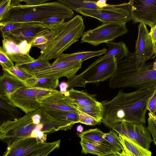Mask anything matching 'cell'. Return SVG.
<instances>
[{"label": "cell", "instance_id": "d590c367", "mask_svg": "<svg viewBox=\"0 0 156 156\" xmlns=\"http://www.w3.org/2000/svg\"><path fill=\"white\" fill-rule=\"evenodd\" d=\"M67 19L62 16H53L44 19L40 23L47 28L50 29L51 27L58 24L65 23Z\"/></svg>", "mask_w": 156, "mask_h": 156}, {"label": "cell", "instance_id": "7402d4cb", "mask_svg": "<svg viewBox=\"0 0 156 156\" xmlns=\"http://www.w3.org/2000/svg\"><path fill=\"white\" fill-rule=\"evenodd\" d=\"M108 48V51L104 56L97 59L94 62H97L105 59L115 56L117 59H121L127 57L129 52L126 44L121 41L115 43L112 41L106 44Z\"/></svg>", "mask_w": 156, "mask_h": 156}, {"label": "cell", "instance_id": "3957f363", "mask_svg": "<svg viewBox=\"0 0 156 156\" xmlns=\"http://www.w3.org/2000/svg\"><path fill=\"white\" fill-rule=\"evenodd\" d=\"M57 16L64 17L67 20L75 16L73 10L58 1L36 5L20 4L11 6L9 11L0 20V26L19 22L40 23L45 18Z\"/></svg>", "mask_w": 156, "mask_h": 156}, {"label": "cell", "instance_id": "f1b7e54d", "mask_svg": "<svg viewBox=\"0 0 156 156\" xmlns=\"http://www.w3.org/2000/svg\"><path fill=\"white\" fill-rule=\"evenodd\" d=\"M58 1L74 11L78 9H102L98 6L96 2L94 1L85 0H58Z\"/></svg>", "mask_w": 156, "mask_h": 156}, {"label": "cell", "instance_id": "8992f818", "mask_svg": "<svg viewBox=\"0 0 156 156\" xmlns=\"http://www.w3.org/2000/svg\"><path fill=\"white\" fill-rule=\"evenodd\" d=\"M117 59L115 56L97 62H93L84 71L66 82L68 88L85 87L88 83H96L110 79L115 72Z\"/></svg>", "mask_w": 156, "mask_h": 156}, {"label": "cell", "instance_id": "f546056e", "mask_svg": "<svg viewBox=\"0 0 156 156\" xmlns=\"http://www.w3.org/2000/svg\"><path fill=\"white\" fill-rule=\"evenodd\" d=\"M43 109L49 114L55 117L72 122L74 124L79 122L78 113L52 109Z\"/></svg>", "mask_w": 156, "mask_h": 156}, {"label": "cell", "instance_id": "f35d334b", "mask_svg": "<svg viewBox=\"0 0 156 156\" xmlns=\"http://www.w3.org/2000/svg\"><path fill=\"white\" fill-rule=\"evenodd\" d=\"M79 122L86 125L94 126L100 123L91 116L83 112L78 113Z\"/></svg>", "mask_w": 156, "mask_h": 156}, {"label": "cell", "instance_id": "e575fe53", "mask_svg": "<svg viewBox=\"0 0 156 156\" xmlns=\"http://www.w3.org/2000/svg\"><path fill=\"white\" fill-rule=\"evenodd\" d=\"M2 70L6 71L14 77L26 83L27 80L35 77L32 74L19 68L16 65L9 69H3Z\"/></svg>", "mask_w": 156, "mask_h": 156}, {"label": "cell", "instance_id": "60d3db41", "mask_svg": "<svg viewBox=\"0 0 156 156\" xmlns=\"http://www.w3.org/2000/svg\"><path fill=\"white\" fill-rule=\"evenodd\" d=\"M147 109L153 115L156 112V89L153 95L149 100L147 105Z\"/></svg>", "mask_w": 156, "mask_h": 156}, {"label": "cell", "instance_id": "74e56055", "mask_svg": "<svg viewBox=\"0 0 156 156\" xmlns=\"http://www.w3.org/2000/svg\"><path fill=\"white\" fill-rule=\"evenodd\" d=\"M148 126L147 128L151 134L153 141L156 145V120L150 112L148 113Z\"/></svg>", "mask_w": 156, "mask_h": 156}, {"label": "cell", "instance_id": "2e32d148", "mask_svg": "<svg viewBox=\"0 0 156 156\" xmlns=\"http://www.w3.org/2000/svg\"><path fill=\"white\" fill-rule=\"evenodd\" d=\"M42 108L79 113L78 105L60 91L41 102Z\"/></svg>", "mask_w": 156, "mask_h": 156}, {"label": "cell", "instance_id": "277c9868", "mask_svg": "<svg viewBox=\"0 0 156 156\" xmlns=\"http://www.w3.org/2000/svg\"><path fill=\"white\" fill-rule=\"evenodd\" d=\"M85 27L83 20L76 15L68 21L51 28L52 35L45 50L37 59L49 61L57 58L82 37Z\"/></svg>", "mask_w": 156, "mask_h": 156}, {"label": "cell", "instance_id": "9c48e42d", "mask_svg": "<svg viewBox=\"0 0 156 156\" xmlns=\"http://www.w3.org/2000/svg\"><path fill=\"white\" fill-rule=\"evenodd\" d=\"M128 32L126 24L104 23L94 29L84 32L80 42L97 46L103 43L107 44L112 42Z\"/></svg>", "mask_w": 156, "mask_h": 156}, {"label": "cell", "instance_id": "30bf717a", "mask_svg": "<svg viewBox=\"0 0 156 156\" xmlns=\"http://www.w3.org/2000/svg\"><path fill=\"white\" fill-rule=\"evenodd\" d=\"M2 36V47L15 64H25L35 60L29 54L32 46L31 43L26 40H18L5 35Z\"/></svg>", "mask_w": 156, "mask_h": 156}, {"label": "cell", "instance_id": "7bdbcfd3", "mask_svg": "<svg viewBox=\"0 0 156 156\" xmlns=\"http://www.w3.org/2000/svg\"><path fill=\"white\" fill-rule=\"evenodd\" d=\"M48 43V41L44 36H41L37 37L34 40L32 43V46L35 47L37 45Z\"/></svg>", "mask_w": 156, "mask_h": 156}, {"label": "cell", "instance_id": "1f68e13d", "mask_svg": "<svg viewBox=\"0 0 156 156\" xmlns=\"http://www.w3.org/2000/svg\"><path fill=\"white\" fill-rule=\"evenodd\" d=\"M60 140L48 143L44 147L23 156H47L54 150L59 148Z\"/></svg>", "mask_w": 156, "mask_h": 156}, {"label": "cell", "instance_id": "5b68a950", "mask_svg": "<svg viewBox=\"0 0 156 156\" xmlns=\"http://www.w3.org/2000/svg\"><path fill=\"white\" fill-rule=\"evenodd\" d=\"M41 108L16 119L3 122L0 126V140L7 147L14 141L23 138L34 137L44 141L47 136L40 123Z\"/></svg>", "mask_w": 156, "mask_h": 156}, {"label": "cell", "instance_id": "f907efd6", "mask_svg": "<svg viewBox=\"0 0 156 156\" xmlns=\"http://www.w3.org/2000/svg\"><path fill=\"white\" fill-rule=\"evenodd\" d=\"M22 2V0H13L11 1V6H16L19 5Z\"/></svg>", "mask_w": 156, "mask_h": 156}, {"label": "cell", "instance_id": "c3c4849f", "mask_svg": "<svg viewBox=\"0 0 156 156\" xmlns=\"http://www.w3.org/2000/svg\"><path fill=\"white\" fill-rule=\"evenodd\" d=\"M52 31L51 30H49L44 36L46 39L47 40L48 42L50 40L52 35Z\"/></svg>", "mask_w": 156, "mask_h": 156}, {"label": "cell", "instance_id": "db71d44e", "mask_svg": "<svg viewBox=\"0 0 156 156\" xmlns=\"http://www.w3.org/2000/svg\"><path fill=\"white\" fill-rule=\"evenodd\" d=\"M152 68L154 70L156 71V61L154 62Z\"/></svg>", "mask_w": 156, "mask_h": 156}, {"label": "cell", "instance_id": "bcb514c9", "mask_svg": "<svg viewBox=\"0 0 156 156\" xmlns=\"http://www.w3.org/2000/svg\"><path fill=\"white\" fill-rule=\"evenodd\" d=\"M107 0H100L96 2L97 5L98 6L101 8L108 6L109 4L106 3Z\"/></svg>", "mask_w": 156, "mask_h": 156}, {"label": "cell", "instance_id": "ee69618b", "mask_svg": "<svg viewBox=\"0 0 156 156\" xmlns=\"http://www.w3.org/2000/svg\"><path fill=\"white\" fill-rule=\"evenodd\" d=\"M149 34L154 45L156 42V24L151 28Z\"/></svg>", "mask_w": 156, "mask_h": 156}, {"label": "cell", "instance_id": "5bb4252c", "mask_svg": "<svg viewBox=\"0 0 156 156\" xmlns=\"http://www.w3.org/2000/svg\"><path fill=\"white\" fill-rule=\"evenodd\" d=\"M138 28L134 53L136 58V63L140 66H143L147 61L153 57L154 45L146 25L140 23L138 26Z\"/></svg>", "mask_w": 156, "mask_h": 156}, {"label": "cell", "instance_id": "f5cc1de1", "mask_svg": "<svg viewBox=\"0 0 156 156\" xmlns=\"http://www.w3.org/2000/svg\"><path fill=\"white\" fill-rule=\"evenodd\" d=\"M153 56L152 58H154L156 56V42L154 45V49L153 51Z\"/></svg>", "mask_w": 156, "mask_h": 156}, {"label": "cell", "instance_id": "d6986e66", "mask_svg": "<svg viewBox=\"0 0 156 156\" xmlns=\"http://www.w3.org/2000/svg\"><path fill=\"white\" fill-rule=\"evenodd\" d=\"M49 30L44 25L31 26L12 31L3 35L18 40H26L32 45L33 41L37 37L44 36Z\"/></svg>", "mask_w": 156, "mask_h": 156}, {"label": "cell", "instance_id": "ac0fdd59", "mask_svg": "<svg viewBox=\"0 0 156 156\" xmlns=\"http://www.w3.org/2000/svg\"><path fill=\"white\" fill-rule=\"evenodd\" d=\"M0 77V96L9 99L10 96L20 89L29 87L26 83L3 71Z\"/></svg>", "mask_w": 156, "mask_h": 156}, {"label": "cell", "instance_id": "ba28073f", "mask_svg": "<svg viewBox=\"0 0 156 156\" xmlns=\"http://www.w3.org/2000/svg\"><path fill=\"white\" fill-rule=\"evenodd\" d=\"M83 16L95 18L104 23L125 24L133 20L130 1L117 5H110L100 9H76Z\"/></svg>", "mask_w": 156, "mask_h": 156}, {"label": "cell", "instance_id": "ffe728a7", "mask_svg": "<svg viewBox=\"0 0 156 156\" xmlns=\"http://www.w3.org/2000/svg\"><path fill=\"white\" fill-rule=\"evenodd\" d=\"M123 149L122 156H151V152L138 143L128 138L119 134Z\"/></svg>", "mask_w": 156, "mask_h": 156}, {"label": "cell", "instance_id": "4dcf8cb0", "mask_svg": "<svg viewBox=\"0 0 156 156\" xmlns=\"http://www.w3.org/2000/svg\"><path fill=\"white\" fill-rule=\"evenodd\" d=\"M76 134L80 138H83L101 145V144L104 139L105 133L99 129L96 128L90 129L81 133L78 132Z\"/></svg>", "mask_w": 156, "mask_h": 156}, {"label": "cell", "instance_id": "52a82bcc", "mask_svg": "<svg viewBox=\"0 0 156 156\" xmlns=\"http://www.w3.org/2000/svg\"><path fill=\"white\" fill-rule=\"evenodd\" d=\"M59 91L57 90L27 87L11 95L9 98V102L27 114L41 108V102Z\"/></svg>", "mask_w": 156, "mask_h": 156}, {"label": "cell", "instance_id": "e0dca14e", "mask_svg": "<svg viewBox=\"0 0 156 156\" xmlns=\"http://www.w3.org/2000/svg\"><path fill=\"white\" fill-rule=\"evenodd\" d=\"M40 123L43 126L44 132L47 136L59 130L71 129L73 123L54 117L41 108Z\"/></svg>", "mask_w": 156, "mask_h": 156}, {"label": "cell", "instance_id": "83f0119b", "mask_svg": "<svg viewBox=\"0 0 156 156\" xmlns=\"http://www.w3.org/2000/svg\"><path fill=\"white\" fill-rule=\"evenodd\" d=\"M77 109L96 119L100 123L103 117V109L101 102L94 104L82 106L78 105Z\"/></svg>", "mask_w": 156, "mask_h": 156}, {"label": "cell", "instance_id": "9a60e30c", "mask_svg": "<svg viewBox=\"0 0 156 156\" xmlns=\"http://www.w3.org/2000/svg\"><path fill=\"white\" fill-rule=\"evenodd\" d=\"M47 143L34 137L21 139L14 141L7 147L2 156H23L42 147Z\"/></svg>", "mask_w": 156, "mask_h": 156}, {"label": "cell", "instance_id": "11a10c76", "mask_svg": "<svg viewBox=\"0 0 156 156\" xmlns=\"http://www.w3.org/2000/svg\"><path fill=\"white\" fill-rule=\"evenodd\" d=\"M154 118V119L156 120V115H153Z\"/></svg>", "mask_w": 156, "mask_h": 156}, {"label": "cell", "instance_id": "484cf974", "mask_svg": "<svg viewBox=\"0 0 156 156\" xmlns=\"http://www.w3.org/2000/svg\"><path fill=\"white\" fill-rule=\"evenodd\" d=\"M59 79L54 78L34 77L26 81L29 87L49 90H56L59 86Z\"/></svg>", "mask_w": 156, "mask_h": 156}, {"label": "cell", "instance_id": "8fae6325", "mask_svg": "<svg viewBox=\"0 0 156 156\" xmlns=\"http://www.w3.org/2000/svg\"><path fill=\"white\" fill-rule=\"evenodd\" d=\"M111 129L119 134L134 141L147 150H149L153 141L151 133L143 124L122 121L115 124Z\"/></svg>", "mask_w": 156, "mask_h": 156}, {"label": "cell", "instance_id": "816d5d0a", "mask_svg": "<svg viewBox=\"0 0 156 156\" xmlns=\"http://www.w3.org/2000/svg\"><path fill=\"white\" fill-rule=\"evenodd\" d=\"M83 127L81 125H79L76 127V130L78 132L81 133L83 132Z\"/></svg>", "mask_w": 156, "mask_h": 156}, {"label": "cell", "instance_id": "4fadbf2b", "mask_svg": "<svg viewBox=\"0 0 156 156\" xmlns=\"http://www.w3.org/2000/svg\"><path fill=\"white\" fill-rule=\"evenodd\" d=\"M130 1L133 22L152 27L156 24V0Z\"/></svg>", "mask_w": 156, "mask_h": 156}, {"label": "cell", "instance_id": "681fc988", "mask_svg": "<svg viewBox=\"0 0 156 156\" xmlns=\"http://www.w3.org/2000/svg\"><path fill=\"white\" fill-rule=\"evenodd\" d=\"M100 156H122L121 153L111 152Z\"/></svg>", "mask_w": 156, "mask_h": 156}, {"label": "cell", "instance_id": "8d00e7d4", "mask_svg": "<svg viewBox=\"0 0 156 156\" xmlns=\"http://www.w3.org/2000/svg\"><path fill=\"white\" fill-rule=\"evenodd\" d=\"M0 64L3 69H9L15 66L14 62L8 56L2 46L0 48Z\"/></svg>", "mask_w": 156, "mask_h": 156}, {"label": "cell", "instance_id": "cb8c5ba5", "mask_svg": "<svg viewBox=\"0 0 156 156\" xmlns=\"http://www.w3.org/2000/svg\"><path fill=\"white\" fill-rule=\"evenodd\" d=\"M17 108L10 103L9 98L0 96V116L5 118V121L13 120L21 117L22 113Z\"/></svg>", "mask_w": 156, "mask_h": 156}, {"label": "cell", "instance_id": "ab89813d", "mask_svg": "<svg viewBox=\"0 0 156 156\" xmlns=\"http://www.w3.org/2000/svg\"><path fill=\"white\" fill-rule=\"evenodd\" d=\"M11 0H2L0 4V20L9 11L11 6Z\"/></svg>", "mask_w": 156, "mask_h": 156}, {"label": "cell", "instance_id": "836d02e7", "mask_svg": "<svg viewBox=\"0 0 156 156\" xmlns=\"http://www.w3.org/2000/svg\"><path fill=\"white\" fill-rule=\"evenodd\" d=\"M43 25L37 22H19L8 24L3 26H0L1 35H3L10 31L17 30L24 27Z\"/></svg>", "mask_w": 156, "mask_h": 156}, {"label": "cell", "instance_id": "d6a6232c", "mask_svg": "<svg viewBox=\"0 0 156 156\" xmlns=\"http://www.w3.org/2000/svg\"><path fill=\"white\" fill-rule=\"evenodd\" d=\"M51 64L49 61L38 60L37 58L32 62L15 65L29 73L40 70L50 66Z\"/></svg>", "mask_w": 156, "mask_h": 156}, {"label": "cell", "instance_id": "7c38bea8", "mask_svg": "<svg viewBox=\"0 0 156 156\" xmlns=\"http://www.w3.org/2000/svg\"><path fill=\"white\" fill-rule=\"evenodd\" d=\"M81 61L61 62L52 64L31 73L36 78H50L58 79L65 77L68 79L75 76L81 69Z\"/></svg>", "mask_w": 156, "mask_h": 156}, {"label": "cell", "instance_id": "f6af8a7d", "mask_svg": "<svg viewBox=\"0 0 156 156\" xmlns=\"http://www.w3.org/2000/svg\"><path fill=\"white\" fill-rule=\"evenodd\" d=\"M60 89V91L62 93L64 94L67 91L68 88V86L66 83L65 82H62L59 85Z\"/></svg>", "mask_w": 156, "mask_h": 156}, {"label": "cell", "instance_id": "b9f144b4", "mask_svg": "<svg viewBox=\"0 0 156 156\" xmlns=\"http://www.w3.org/2000/svg\"><path fill=\"white\" fill-rule=\"evenodd\" d=\"M49 0H22V2L29 5H36L47 2Z\"/></svg>", "mask_w": 156, "mask_h": 156}, {"label": "cell", "instance_id": "d4e9b609", "mask_svg": "<svg viewBox=\"0 0 156 156\" xmlns=\"http://www.w3.org/2000/svg\"><path fill=\"white\" fill-rule=\"evenodd\" d=\"M103 138L102 146L114 152L121 153L123 149L119 135L113 130L105 133Z\"/></svg>", "mask_w": 156, "mask_h": 156}, {"label": "cell", "instance_id": "4316f807", "mask_svg": "<svg viewBox=\"0 0 156 156\" xmlns=\"http://www.w3.org/2000/svg\"><path fill=\"white\" fill-rule=\"evenodd\" d=\"M80 139V143L82 147V152L85 154L90 153L100 156L112 152L102 145L83 138Z\"/></svg>", "mask_w": 156, "mask_h": 156}, {"label": "cell", "instance_id": "6da1fadb", "mask_svg": "<svg viewBox=\"0 0 156 156\" xmlns=\"http://www.w3.org/2000/svg\"><path fill=\"white\" fill-rule=\"evenodd\" d=\"M156 89L154 87L129 93L119 90L111 100L101 102L103 109L101 122L110 128L122 121L145 123L147 103Z\"/></svg>", "mask_w": 156, "mask_h": 156}, {"label": "cell", "instance_id": "7dc6e473", "mask_svg": "<svg viewBox=\"0 0 156 156\" xmlns=\"http://www.w3.org/2000/svg\"><path fill=\"white\" fill-rule=\"evenodd\" d=\"M48 43L37 45L35 46V47H37L40 49L41 50L40 53H41L45 50L47 47Z\"/></svg>", "mask_w": 156, "mask_h": 156}, {"label": "cell", "instance_id": "7a4b0ae2", "mask_svg": "<svg viewBox=\"0 0 156 156\" xmlns=\"http://www.w3.org/2000/svg\"><path fill=\"white\" fill-rule=\"evenodd\" d=\"M135 53H129L125 59H117L116 70L108 83L111 89L133 87L142 90L156 87V71L154 63L138 66Z\"/></svg>", "mask_w": 156, "mask_h": 156}, {"label": "cell", "instance_id": "603a6c76", "mask_svg": "<svg viewBox=\"0 0 156 156\" xmlns=\"http://www.w3.org/2000/svg\"><path fill=\"white\" fill-rule=\"evenodd\" d=\"M64 94L79 105L94 104L98 102L95 98L96 95L90 94L83 91L78 90L73 88L67 90Z\"/></svg>", "mask_w": 156, "mask_h": 156}, {"label": "cell", "instance_id": "44dd1931", "mask_svg": "<svg viewBox=\"0 0 156 156\" xmlns=\"http://www.w3.org/2000/svg\"><path fill=\"white\" fill-rule=\"evenodd\" d=\"M107 51V49L104 48L97 51H79L70 54L63 53L58 57L51 64H54L61 62H83L90 58L105 54Z\"/></svg>", "mask_w": 156, "mask_h": 156}]
</instances>
